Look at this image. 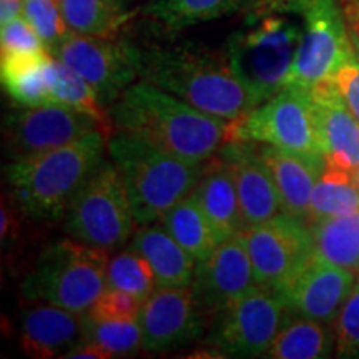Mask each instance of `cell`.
I'll list each match as a JSON object with an SVG mask.
<instances>
[{
    "instance_id": "obj_1",
    "label": "cell",
    "mask_w": 359,
    "mask_h": 359,
    "mask_svg": "<svg viewBox=\"0 0 359 359\" xmlns=\"http://www.w3.org/2000/svg\"><path fill=\"white\" fill-rule=\"evenodd\" d=\"M116 132L135 135L190 161H208L230 140V123L142 80L125 90L114 105Z\"/></svg>"
},
{
    "instance_id": "obj_2",
    "label": "cell",
    "mask_w": 359,
    "mask_h": 359,
    "mask_svg": "<svg viewBox=\"0 0 359 359\" xmlns=\"http://www.w3.org/2000/svg\"><path fill=\"white\" fill-rule=\"evenodd\" d=\"M140 77L205 114L233 122L255 109L226 53L193 43L140 48Z\"/></svg>"
},
{
    "instance_id": "obj_3",
    "label": "cell",
    "mask_w": 359,
    "mask_h": 359,
    "mask_svg": "<svg viewBox=\"0 0 359 359\" xmlns=\"http://www.w3.org/2000/svg\"><path fill=\"white\" fill-rule=\"evenodd\" d=\"M105 133L93 130L64 147L13 160L7 177L22 210L40 222L64 218L77 191L105 161Z\"/></svg>"
},
{
    "instance_id": "obj_4",
    "label": "cell",
    "mask_w": 359,
    "mask_h": 359,
    "mask_svg": "<svg viewBox=\"0 0 359 359\" xmlns=\"http://www.w3.org/2000/svg\"><path fill=\"white\" fill-rule=\"evenodd\" d=\"M109 154L140 226L161 222L175 205L191 195L205 170L200 161L180 158L123 132L110 138Z\"/></svg>"
},
{
    "instance_id": "obj_5",
    "label": "cell",
    "mask_w": 359,
    "mask_h": 359,
    "mask_svg": "<svg viewBox=\"0 0 359 359\" xmlns=\"http://www.w3.org/2000/svg\"><path fill=\"white\" fill-rule=\"evenodd\" d=\"M302 34L293 15L263 8L230 35L224 53L255 107L286 87Z\"/></svg>"
},
{
    "instance_id": "obj_6",
    "label": "cell",
    "mask_w": 359,
    "mask_h": 359,
    "mask_svg": "<svg viewBox=\"0 0 359 359\" xmlns=\"http://www.w3.org/2000/svg\"><path fill=\"white\" fill-rule=\"evenodd\" d=\"M107 251L79 240H58L42 251L22 294L83 314L107 290Z\"/></svg>"
},
{
    "instance_id": "obj_7",
    "label": "cell",
    "mask_w": 359,
    "mask_h": 359,
    "mask_svg": "<svg viewBox=\"0 0 359 359\" xmlns=\"http://www.w3.org/2000/svg\"><path fill=\"white\" fill-rule=\"evenodd\" d=\"M65 233L74 240L111 251L123 246L135 230L127 188L114 163L103 161L70 201Z\"/></svg>"
},
{
    "instance_id": "obj_8",
    "label": "cell",
    "mask_w": 359,
    "mask_h": 359,
    "mask_svg": "<svg viewBox=\"0 0 359 359\" xmlns=\"http://www.w3.org/2000/svg\"><path fill=\"white\" fill-rule=\"evenodd\" d=\"M230 123V140L257 142L291 151L323 155L309 90L283 88L275 97Z\"/></svg>"
},
{
    "instance_id": "obj_9",
    "label": "cell",
    "mask_w": 359,
    "mask_h": 359,
    "mask_svg": "<svg viewBox=\"0 0 359 359\" xmlns=\"http://www.w3.org/2000/svg\"><path fill=\"white\" fill-rule=\"evenodd\" d=\"M303 34L285 88L311 90L356 55L338 0H298Z\"/></svg>"
},
{
    "instance_id": "obj_10",
    "label": "cell",
    "mask_w": 359,
    "mask_h": 359,
    "mask_svg": "<svg viewBox=\"0 0 359 359\" xmlns=\"http://www.w3.org/2000/svg\"><path fill=\"white\" fill-rule=\"evenodd\" d=\"M290 308L281 293L257 285L217 314L210 343L233 358L266 356L288 321Z\"/></svg>"
},
{
    "instance_id": "obj_11",
    "label": "cell",
    "mask_w": 359,
    "mask_h": 359,
    "mask_svg": "<svg viewBox=\"0 0 359 359\" xmlns=\"http://www.w3.org/2000/svg\"><path fill=\"white\" fill-rule=\"evenodd\" d=\"M95 90L102 105H114L140 77L137 45L114 37H90L69 32L52 53Z\"/></svg>"
},
{
    "instance_id": "obj_12",
    "label": "cell",
    "mask_w": 359,
    "mask_h": 359,
    "mask_svg": "<svg viewBox=\"0 0 359 359\" xmlns=\"http://www.w3.org/2000/svg\"><path fill=\"white\" fill-rule=\"evenodd\" d=\"M259 286L281 291L314 257L311 226L306 219L280 213L243 233Z\"/></svg>"
},
{
    "instance_id": "obj_13",
    "label": "cell",
    "mask_w": 359,
    "mask_h": 359,
    "mask_svg": "<svg viewBox=\"0 0 359 359\" xmlns=\"http://www.w3.org/2000/svg\"><path fill=\"white\" fill-rule=\"evenodd\" d=\"M138 325L145 351H168L201 336L206 314L191 286H158L142 303Z\"/></svg>"
},
{
    "instance_id": "obj_14",
    "label": "cell",
    "mask_w": 359,
    "mask_h": 359,
    "mask_svg": "<svg viewBox=\"0 0 359 359\" xmlns=\"http://www.w3.org/2000/svg\"><path fill=\"white\" fill-rule=\"evenodd\" d=\"M6 145L13 160L64 147L93 130H102L93 116L64 105L25 107L6 120Z\"/></svg>"
},
{
    "instance_id": "obj_15",
    "label": "cell",
    "mask_w": 359,
    "mask_h": 359,
    "mask_svg": "<svg viewBox=\"0 0 359 359\" xmlns=\"http://www.w3.org/2000/svg\"><path fill=\"white\" fill-rule=\"evenodd\" d=\"M257 285L245 236L238 235L198 262L191 288L206 316H215Z\"/></svg>"
},
{
    "instance_id": "obj_16",
    "label": "cell",
    "mask_w": 359,
    "mask_h": 359,
    "mask_svg": "<svg viewBox=\"0 0 359 359\" xmlns=\"http://www.w3.org/2000/svg\"><path fill=\"white\" fill-rule=\"evenodd\" d=\"M356 273L313 257L281 291L290 311L309 320L333 323L356 286Z\"/></svg>"
},
{
    "instance_id": "obj_17",
    "label": "cell",
    "mask_w": 359,
    "mask_h": 359,
    "mask_svg": "<svg viewBox=\"0 0 359 359\" xmlns=\"http://www.w3.org/2000/svg\"><path fill=\"white\" fill-rule=\"evenodd\" d=\"M326 165L356 175L359 170V120L326 79L309 90Z\"/></svg>"
},
{
    "instance_id": "obj_18",
    "label": "cell",
    "mask_w": 359,
    "mask_h": 359,
    "mask_svg": "<svg viewBox=\"0 0 359 359\" xmlns=\"http://www.w3.org/2000/svg\"><path fill=\"white\" fill-rule=\"evenodd\" d=\"M245 140H230L223 147V160L230 165L236 182L241 212L248 226L280 215L281 200L273 175L259 155V148Z\"/></svg>"
},
{
    "instance_id": "obj_19",
    "label": "cell",
    "mask_w": 359,
    "mask_h": 359,
    "mask_svg": "<svg viewBox=\"0 0 359 359\" xmlns=\"http://www.w3.org/2000/svg\"><path fill=\"white\" fill-rule=\"evenodd\" d=\"M259 155L275 180L283 212L308 222L313 190L325 172V156L273 145L259 147Z\"/></svg>"
},
{
    "instance_id": "obj_20",
    "label": "cell",
    "mask_w": 359,
    "mask_h": 359,
    "mask_svg": "<svg viewBox=\"0 0 359 359\" xmlns=\"http://www.w3.org/2000/svg\"><path fill=\"white\" fill-rule=\"evenodd\" d=\"M82 314L50 303L39 304L22 316V349L34 358H52L60 353L64 356L82 338Z\"/></svg>"
},
{
    "instance_id": "obj_21",
    "label": "cell",
    "mask_w": 359,
    "mask_h": 359,
    "mask_svg": "<svg viewBox=\"0 0 359 359\" xmlns=\"http://www.w3.org/2000/svg\"><path fill=\"white\" fill-rule=\"evenodd\" d=\"M193 195L213 224L222 243L233 236L243 235L248 228L241 212L235 177L230 165L223 158L206 165Z\"/></svg>"
},
{
    "instance_id": "obj_22",
    "label": "cell",
    "mask_w": 359,
    "mask_h": 359,
    "mask_svg": "<svg viewBox=\"0 0 359 359\" xmlns=\"http://www.w3.org/2000/svg\"><path fill=\"white\" fill-rule=\"evenodd\" d=\"M130 250L140 253L154 268L156 286H191L196 259L178 243L163 224H143L135 231Z\"/></svg>"
},
{
    "instance_id": "obj_23",
    "label": "cell",
    "mask_w": 359,
    "mask_h": 359,
    "mask_svg": "<svg viewBox=\"0 0 359 359\" xmlns=\"http://www.w3.org/2000/svg\"><path fill=\"white\" fill-rule=\"evenodd\" d=\"M48 50L25 55H2V85L7 95L22 107L52 105Z\"/></svg>"
},
{
    "instance_id": "obj_24",
    "label": "cell",
    "mask_w": 359,
    "mask_h": 359,
    "mask_svg": "<svg viewBox=\"0 0 359 359\" xmlns=\"http://www.w3.org/2000/svg\"><path fill=\"white\" fill-rule=\"evenodd\" d=\"M160 223L196 259V263L212 257L222 243L193 193L175 205Z\"/></svg>"
},
{
    "instance_id": "obj_25",
    "label": "cell",
    "mask_w": 359,
    "mask_h": 359,
    "mask_svg": "<svg viewBox=\"0 0 359 359\" xmlns=\"http://www.w3.org/2000/svg\"><path fill=\"white\" fill-rule=\"evenodd\" d=\"M314 257L359 275V210L309 224Z\"/></svg>"
},
{
    "instance_id": "obj_26",
    "label": "cell",
    "mask_w": 359,
    "mask_h": 359,
    "mask_svg": "<svg viewBox=\"0 0 359 359\" xmlns=\"http://www.w3.org/2000/svg\"><path fill=\"white\" fill-rule=\"evenodd\" d=\"M334 346V331L326 327V323L299 316L286 321L268 349L266 358L320 359L330 356Z\"/></svg>"
},
{
    "instance_id": "obj_27",
    "label": "cell",
    "mask_w": 359,
    "mask_h": 359,
    "mask_svg": "<svg viewBox=\"0 0 359 359\" xmlns=\"http://www.w3.org/2000/svg\"><path fill=\"white\" fill-rule=\"evenodd\" d=\"M50 98L52 105H64L93 116L100 123L105 137H110L114 123L103 110L95 90L90 87L87 80L80 77L77 72L58 60L57 57L52 58L50 64Z\"/></svg>"
},
{
    "instance_id": "obj_28",
    "label": "cell",
    "mask_w": 359,
    "mask_h": 359,
    "mask_svg": "<svg viewBox=\"0 0 359 359\" xmlns=\"http://www.w3.org/2000/svg\"><path fill=\"white\" fill-rule=\"evenodd\" d=\"M359 210V188L354 173L325 165L313 190L308 223L348 215Z\"/></svg>"
},
{
    "instance_id": "obj_29",
    "label": "cell",
    "mask_w": 359,
    "mask_h": 359,
    "mask_svg": "<svg viewBox=\"0 0 359 359\" xmlns=\"http://www.w3.org/2000/svg\"><path fill=\"white\" fill-rule=\"evenodd\" d=\"M70 32L90 37H114L127 20L122 0H60Z\"/></svg>"
},
{
    "instance_id": "obj_30",
    "label": "cell",
    "mask_w": 359,
    "mask_h": 359,
    "mask_svg": "<svg viewBox=\"0 0 359 359\" xmlns=\"http://www.w3.org/2000/svg\"><path fill=\"white\" fill-rule=\"evenodd\" d=\"M243 0H148L145 15L168 30H182L236 11Z\"/></svg>"
},
{
    "instance_id": "obj_31",
    "label": "cell",
    "mask_w": 359,
    "mask_h": 359,
    "mask_svg": "<svg viewBox=\"0 0 359 359\" xmlns=\"http://www.w3.org/2000/svg\"><path fill=\"white\" fill-rule=\"evenodd\" d=\"M156 278L150 263L137 251H122L109 262L107 268V288L122 290L145 299L154 293Z\"/></svg>"
},
{
    "instance_id": "obj_32",
    "label": "cell",
    "mask_w": 359,
    "mask_h": 359,
    "mask_svg": "<svg viewBox=\"0 0 359 359\" xmlns=\"http://www.w3.org/2000/svg\"><path fill=\"white\" fill-rule=\"evenodd\" d=\"M82 341H90L115 354H130L142 348V330L138 320L97 321L82 316Z\"/></svg>"
},
{
    "instance_id": "obj_33",
    "label": "cell",
    "mask_w": 359,
    "mask_h": 359,
    "mask_svg": "<svg viewBox=\"0 0 359 359\" xmlns=\"http://www.w3.org/2000/svg\"><path fill=\"white\" fill-rule=\"evenodd\" d=\"M24 17L50 53L55 52L70 32L62 13L60 0H25Z\"/></svg>"
},
{
    "instance_id": "obj_34",
    "label": "cell",
    "mask_w": 359,
    "mask_h": 359,
    "mask_svg": "<svg viewBox=\"0 0 359 359\" xmlns=\"http://www.w3.org/2000/svg\"><path fill=\"white\" fill-rule=\"evenodd\" d=\"M338 356H358L359 354V283L341 306L333 321Z\"/></svg>"
},
{
    "instance_id": "obj_35",
    "label": "cell",
    "mask_w": 359,
    "mask_h": 359,
    "mask_svg": "<svg viewBox=\"0 0 359 359\" xmlns=\"http://www.w3.org/2000/svg\"><path fill=\"white\" fill-rule=\"evenodd\" d=\"M142 299L122 290L107 288L100 298L90 306L87 314L97 321H123L138 320Z\"/></svg>"
},
{
    "instance_id": "obj_36",
    "label": "cell",
    "mask_w": 359,
    "mask_h": 359,
    "mask_svg": "<svg viewBox=\"0 0 359 359\" xmlns=\"http://www.w3.org/2000/svg\"><path fill=\"white\" fill-rule=\"evenodd\" d=\"M0 47H2V55H25V53L47 50L32 25L25 20V17H19V19L2 25Z\"/></svg>"
},
{
    "instance_id": "obj_37",
    "label": "cell",
    "mask_w": 359,
    "mask_h": 359,
    "mask_svg": "<svg viewBox=\"0 0 359 359\" xmlns=\"http://www.w3.org/2000/svg\"><path fill=\"white\" fill-rule=\"evenodd\" d=\"M339 95L346 102L349 110L359 120V57L348 58L331 77Z\"/></svg>"
},
{
    "instance_id": "obj_38",
    "label": "cell",
    "mask_w": 359,
    "mask_h": 359,
    "mask_svg": "<svg viewBox=\"0 0 359 359\" xmlns=\"http://www.w3.org/2000/svg\"><path fill=\"white\" fill-rule=\"evenodd\" d=\"M341 13H343L346 32L351 40L354 52L359 57V0H338Z\"/></svg>"
},
{
    "instance_id": "obj_39",
    "label": "cell",
    "mask_w": 359,
    "mask_h": 359,
    "mask_svg": "<svg viewBox=\"0 0 359 359\" xmlns=\"http://www.w3.org/2000/svg\"><path fill=\"white\" fill-rule=\"evenodd\" d=\"M64 358H87V359H107L111 358L109 351H105L102 346L90 341H80V344L74 346L69 353L64 354Z\"/></svg>"
},
{
    "instance_id": "obj_40",
    "label": "cell",
    "mask_w": 359,
    "mask_h": 359,
    "mask_svg": "<svg viewBox=\"0 0 359 359\" xmlns=\"http://www.w3.org/2000/svg\"><path fill=\"white\" fill-rule=\"evenodd\" d=\"M24 2L25 0H0V22H2V25L24 15Z\"/></svg>"
},
{
    "instance_id": "obj_41",
    "label": "cell",
    "mask_w": 359,
    "mask_h": 359,
    "mask_svg": "<svg viewBox=\"0 0 359 359\" xmlns=\"http://www.w3.org/2000/svg\"><path fill=\"white\" fill-rule=\"evenodd\" d=\"M354 178H356V185H358V188H359V170L356 172V175H354Z\"/></svg>"
},
{
    "instance_id": "obj_42",
    "label": "cell",
    "mask_w": 359,
    "mask_h": 359,
    "mask_svg": "<svg viewBox=\"0 0 359 359\" xmlns=\"http://www.w3.org/2000/svg\"><path fill=\"white\" fill-rule=\"evenodd\" d=\"M122 2H123V4H125V2H127V0H122Z\"/></svg>"
},
{
    "instance_id": "obj_43",
    "label": "cell",
    "mask_w": 359,
    "mask_h": 359,
    "mask_svg": "<svg viewBox=\"0 0 359 359\" xmlns=\"http://www.w3.org/2000/svg\"><path fill=\"white\" fill-rule=\"evenodd\" d=\"M358 276H359V275H358ZM358 283H359V280H358Z\"/></svg>"
}]
</instances>
